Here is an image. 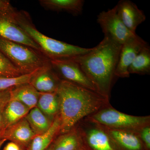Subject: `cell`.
Returning <instances> with one entry per match:
<instances>
[{
	"instance_id": "1",
	"label": "cell",
	"mask_w": 150,
	"mask_h": 150,
	"mask_svg": "<svg viewBox=\"0 0 150 150\" xmlns=\"http://www.w3.org/2000/svg\"><path fill=\"white\" fill-rule=\"evenodd\" d=\"M60 132L65 134L71 131L81 119L92 115L108 105V98L68 81L62 80L57 89Z\"/></svg>"
},
{
	"instance_id": "2",
	"label": "cell",
	"mask_w": 150,
	"mask_h": 150,
	"mask_svg": "<svg viewBox=\"0 0 150 150\" xmlns=\"http://www.w3.org/2000/svg\"><path fill=\"white\" fill-rule=\"evenodd\" d=\"M122 45L107 37L86 54L71 58L78 63L97 91L109 97Z\"/></svg>"
},
{
	"instance_id": "3",
	"label": "cell",
	"mask_w": 150,
	"mask_h": 150,
	"mask_svg": "<svg viewBox=\"0 0 150 150\" xmlns=\"http://www.w3.org/2000/svg\"><path fill=\"white\" fill-rule=\"evenodd\" d=\"M14 19L19 26L37 43L42 53L50 60L70 59L91 51L92 48H81L44 35L35 28L29 16L24 12L17 11Z\"/></svg>"
},
{
	"instance_id": "4",
	"label": "cell",
	"mask_w": 150,
	"mask_h": 150,
	"mask_svg": "<svg viewBox=\"0 0 150 150\" xmlns=\"http://www.w3.org/2000/svg\"><path fill=\"white\" fill-rule=\"evenodd\" d=\"M0 51L23 74L32 73L50 64L41 52L0 37Z\"/></svg>"
},
{
	"instance_id": "5",
	"label": "cell",
	"mask_w": 150,
	"mask_h": 150,
	"mask_svg": "<svg viewBox=\"0 0 150 150\" xmlns=\"http://www.w3.org/2000/svg\"><path fill=\"white\" fill-rule=\"evenodd\" d=\"M89 120L109 129L134 132L140 131L149 126L150 117L128 115L112 108L107 107L92 114Z\"/></svg>"
},
{
	"instance_id": "6",
	"label": "cell",
	"mask_w": 150,
	"mask_h": 150,
	"mask_svg": "<svg viewBox=\"0 0 150 150\" xmlns=\"http://www.w3.org/2000/svg\"><path fill=\"white\" fill-rule=\"evenodd\" d=\"M97 22L100 25L104 37H107L122 45L134 34L125 26L117 12L116 6L107 11L100 13Z\"/></svg>"
},
{
	"instance_id": "7",
	"label": "cell",
	"mask_w": 150,
	"mask_h": 150,
	"mask_svg": "<svg viewBox=\"0 0 150 150\" xmlns=\"http://www.w3.org/2000/svg\"><path fill=\"white\" fill-rule=\"evenodd\" d=\"M50 60L51 67L64 79L62 80L97 91L94 86L86 76L79 65L73 59L70 58Z\"/></svg>"
},
{
	"instance_id": "8",
	"label": "cell",
	"mask_w": 150,
	"mask_h": 150,
	"mask_svg": "<svg viewBox=\"0 0 150 150\" xmlns=\"http://www.w3.org/2000/svg\"><path fill=\"white\" fill-rule=\"evenodd\" d=\"M17 12L13 14L0 13V37L28 46L42 53L37 43L16 23L14 16Z\"/></svg>"
},
{
	"instance_id": "9",
	"label": "cell",
	"mask_w": 150,
	"mask_h": 150,
	"mask_svg": "<svg viewBox=\"0 0 150 150\" xmlns=\"http://www.w3.org/2000/svg\"><path fill=\"white\" fill-rule=\"evenodd\" d=\"M147 43L139 35H134L122 45L120 56L115 71V76L129 77L128 69L141 50Z\"/></svg>"
},
{
	"instance_id": "10",
	"label": "cell",
	"mask_w": 150,
	"mask_h": 150,
	"mask_svg": "<svg viewBox=\"0 0 150 150\" xmlns=\"http://www.w3.org/2000/svg\"><path fill=\"white\" fill-rule=\"evenodd\" d=\"M115 6L118 16L123 24L132 33L136 34L137 27L146 20L144 12L129 0H121Z\"/></svg>"
},
{
	"instance_id": "11",
	"label": "cell",
	"mask_w": 150,
	"mask_h": 150,
	"mask_svg": "<svg viewBox=\"0 0 150 150\" xmlns=\"http://www.w3.org/2000/svg\"><path fill=\"white\" fill-rule=\"evenodd\" d=\"M86 135L84 139L81 138L85 150H122L101 128L90 129Z\"/></svg>"
},
{
	"instance_id": "12",
	"label": "cell",
	"mask_w": 150,
	"mask_h": 150,
	"mask_svg": "<svg viewBox=\"0 0 150 150\" xmlns=\"http://www.w3.org/2000/svg\"><path fill=\"white\" fill-rule=\"evenodd\" d=\"M36 136L25 117L6 129L4 139L9 140L25 149Z\"/></svg>"
},
{
	"instance_id": "13",
	"label": "cell",
	"mask_w": 150,
	"mask_h": 150,
	"mask_svg": "<svg viewBox=\"0 0 150 150\" xmlns=\"http://www.w3.org/2000/svg\"><path fill=\"white\" fill-rule=\"evenodd\" d=\"M61 80L50 64L40 69L30 83L39 92L52 93L57 91Z\"/></svg>"
},
{
	"instance_id": "14",
	"label": "cell",
	"mask_w": 150,
	"mask_h": 150,
	"mask_svg": "<svg viewBox=\"0 0 150 150\" xmlns=\"http://www.w3.org/2000/svg\"><path fill=\"white\" fill-rule=\"evenodd\" d=\"M107 128L106 133L122 150H147L140 137L133 132Z\"/></svg>"
},
{
	"instance_id": "15",
	"label": "cell",
	"mask_w": 150,
	"mask_h": 150,
	"mask_svg": "<svg viewBox=\"0 0 150 150\" xmlns=\"http://www.w3.org/2000/svg\"><path fill=\"white\" fill-rule=\"evenodd\" d=\"M61 121L59 113L54 117L48 131L36 135L28 146L26 150H47L53 143L55 136L60 132Z\"/></svg>"
},
{
	"instance_id": "16",
	"label": "cell",
	"mask_w": 150,
	"mask_h": 150,
	"mask_svg": "<svg viewBox=\"0 0 150 150\" xmlns=\"http://www.w3.org/2000/svg\"><path fill=\"white\" fill-rule=\"evenodd\" d=\"M10 99L17 100L31 110L37 106L40 92L30 83L18 86L10 90Z\"/></svg>"
},
{
	"instance_id": "17",
	"label": "cell",
	"mask_w": 150,
	"mask_h": 150,
	"mask_svg": "<svg viewBox=\"0 0 150 150\" xmlns=\"http://www.w3.org/2000/svg\"><path fill=\"white\" fill-rule=\"evenodd\" d=\"M44 8L56 11H64L74 16L82 13L84 1L83 0H40Z\"/></svg>"
},
{
	"instance_id": "18",
	"label": "cell",
	"mask_w": 150,
	"mask_h": 150,
	"mask_svg": "<svg viewBox=\"0 0 150 150\" xmlns=\"http://www.w3.org/2000/svg\"><path fill=\"white\" fill-rule=\"evenodd\" d=\"M30 110L28 108L21 102L10 100L3 110V117L6 129L25 118Z\"/></svg>"
},
{
	"instance_id": "19",
	"label": "cell",
	"mask_w": 150,
	"mask_h": 150,
	"mask_svg": "<svg viewBox=\"0 0 150 150\" xmlns=\"http://www.w3.org/2000/svg\"><path fill=\"white\" fill-rule=\"evenodd\" d=\"M25 118L36 136L48 131L54 120L48 118L37 106L30 110Z\"/></svg>"
},
{
	"instance_id": "20",
	"label": "cell",
	"mask_w": 150,
	"mask_h": 150,
	"mask_svg": "<svg viewBox=\"0 0 150 150\" xmlns=\"http://www.w3.org/2000/svg\"><path fill=\"white\" fill-rule=\"evenodd\" d=\"M37 107L48 118L53 120L59 112V98L56 91L40 93Z\"/></svg>"
},
{
	"instance_id": "21",
	"label": "cell",
	"mask_w": 150,
	"mask_h": 150,
	"mask_svg": "<svg viewBox=\"0 0 150 150\" xmlns=\"http://www.w3.org/2000/svg\"><path fill=\"white\" fill-rule=\"evenodd\" d=\"M129 74H149L150 72V48L147 44L136 57L128 69Z\"/></svg>"
},
{
	"instance_id": "22",
	"label": "cell",
	"mask_w": 150,
	"mask_h": 150,
	"mask_svg": "<svg viewBox=\"0 0 150 150\" xmlns=\"http://www.w3.org/2000/svg\"><path fill=\"white\" fill-rule=\"evenodd\" d=\"M53 150H76L82 147L81 138L75 131H69L52 144Z\"/></svg>"
},
{
	"instance_id": "23",
	"label": "cell",
	"mask_w": 150,
	"mask_h": 150,
	"mask_svg": "<svg viewBox=\"0 0 150 150\" xmlns=\"http://www.w3.org/2000/svg\"><path fill=\"white\" fill-rule=\"evenodd\" d=\"M41 69L32 73L16 76L0 77V92L10 90L18 86L30 83L33 77Z\"/></svg>"
},
{
	"instance_id": "24",
	"label": "cell",
	"mask_w": 150,
	"mask_h": 150,
	"mask_svg": "<svg viewBox=\"0 0 150 150\" xmlns=\"http://www.w3.org/2000/svg\"><path fill=\"white\" fill-rule=\"evenodd\" d=\"M24 74L0 51V77L16 76Z\"/></svg>"
},
{
	"instance_id": "25",
	"label": "cell",
	"mask_w": 150,
	"mask_h": 150,
	"mask_svg": "<svg viewBox=\"0 0 150 150\" xmlns=\"http://www.w3.org/2000/svg\"><path fill=\"white\" fill-rule=\"evenodd\" d=\"M140 139L147 150H150V128L146 126L140 131Z\"/></svg>"
},
{
	"instance_id": "26",
	"label": "cell",
	"mask_w": 150,
	"mask_h": 150,
	"mask_svg": "<svg viewBox=\"0 0 150 150\" xmlns=\"http://www.w3.org/2000/svg\"><path fill=\"white\" fill-rule=\"evenodd\" d=\"M16 11L9 1L0 0V13L13 14Z\"/></svg>"
},
{
	"instance_id": "27",
	"label": "cell",
	"mask_w": 150,
	"mask_h": 150,
	"mask_svg": "<svg viewBox=\"0 0 150 150\" xmlns=\"http://www.w3.org/2000/svg\"><path fill=\"white\" fill-rule=\"evenodd\" d=\"M6 104L0 106V141H4V136L6 130L5 125L3 117V110Z\"/></svg>"
},
{
	"instance_id": "28",
	"label": "cell",
	"mask_w": 150,
	"mask_h": 150,
	"mask_svg": "<svg viewBox=\"0 0 150 150\" xmlns=\"http://www.w3.org/2000/svg\"><path fill=\"white\" fill-rule=\"evenodd\" d=\"M10 90L0 92V106L6 104L10 100Z\"/></svg>"
},
{
	"instance_id": "29",
	"label": "cell",
	"mask_w": 150,
	"mask_h": 150,
	"mask_svg": "<svg viewBox=\"0 0 150 150\" xmlns=\"http://www.w3.org/2000/svg\"><path fill=\"white\" fill-rule=\"evenodd\" d=\"M21 148L13 142L9 143L6 146L4 150H22Z\"/></svg>"
},
{
	"instance_id": "30",
	"label": "cell",
	"mask_w": 150,
	"mask_h": 150,
	"mask_svg": "<svg viewBox=\"0 0 150 150\" xmlns=\"http://www.w3.org/2000/svg\"><path fill=\"white\" fill-rule=\"evenodd\" d=\"M47 150H53V147H52V144H51V146H50V147L48 148V149Z\"/></svg>"
},
{
	"instance_id": "31",
	"label": "cell",
	"mask_w": 150,
	"mask_h": 150,
	"mask_svg": "<svg viewBox=\"0 0 150 150\" xmlns=\"http://www.w3.org/2000/svg\"><path fill=\"white\" fill-rule=\"evenodd\" d=\"M5 142V141H0V148H1V146L2 145L3 143Z\"/></svg>"
},
{
	"instance_id": "32",
	"label": "cell",
	"mask_w": 150,
	"mask_h": 150,
	"mask_svg": "<svg viewBox=\"0 0 150 150\" xmlns=\"http://www.w3.org/2000/svg\"><path fill=\"white\" fill-rule=\"evenodd\" d=\"M76 150H85L84 149H83V146H82V147L81 148H80V149H77Z\"/></svg>"
},
{
	"instance_id": "33",
	"label": "cell",
	"mask_w": 150,
	"mask_h": 150,
	"mask_svg": "<svg viewBox=\"0 0 150 150\" xmlns=\"http://www.w3.org/2000/svg\"><path fill=\"white\" fill-rule=\"evenodd\" d=\"M26 150L25 149H23V150Z\"/></svg>"
}]
</instances>
